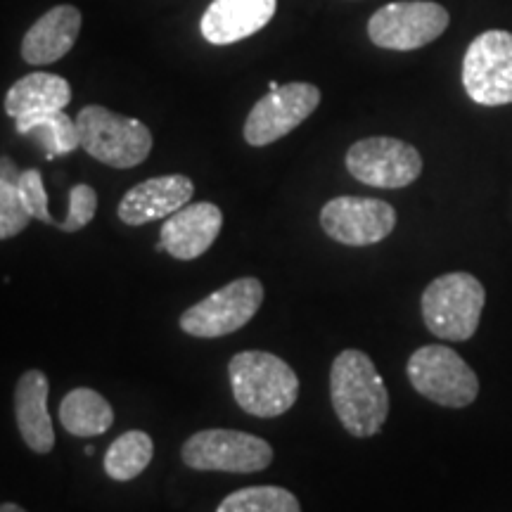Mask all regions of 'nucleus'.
I'll use <instances>...</instances> for the list:
<instances>
[{"label":"nucleus","instance_id":"nucleus-11","mask_svg":"<svg viewBox=\"0 0 512 512\" xmlns=\"http://www.w3.org/2000/svg\"><path fill=\"white\" fill-rule=\"evenodd\" d=\"M320 105V91L313 83L294 81L264 95L245 121V140L252 147L271 145L302 126Z\"/></svg>","mask_w":512,"mask_h":512},{"label":"nucleus","instance_id":"nucleus-5","mask_svg":"<svg viewBox=\"0 0 512 512\" xmlns=\"http://www.w3.org/2000/svg\"><path fill=\"white\" fill-rule=\"evenodd\" d=\"M408 380L427 401L444 408H465L475 403L479 380L458 351L441 344H427L408 358Z\"/></svg>","mask_w":512,"mask_h":512},{"label":"nucleus","instance_id":"nucleus-15","mask_svg":"<svg viewBox=\"0 0 512 512\" xmlns=\"http://www.w3.org/2000/svg\"><path fill=\"white\" fill-rule=\"evenodd\" d=\"M278 0H211L200 31L211 46H230L259 34L271 22Z\"/></svg>","mask_w":512,"mask_h":512},{"label":"nucleus","instance_id":"nucleus-10","mask_svg":"<svg viewBox=\"0 0 512 512\" xmlns=\"http://www.w3.org/2000/svg\"><path fill=\"white\" fill-rule=\"evenodd\" d=\"M347 171L370 188L399 190L422 174V157L413 145L399 138L373 136L349 147Z\"/></svg>","mask_w":512,"mask_h":512},{"label":"nucleus","instance_id":"nucleus-17","mask_svg":"<svg viewBox=\"0 0 512 512\" xmlns=\"http://www.w3.org/2000/svg\"><path fill=\"white\" fill-rule=\"evenodd\" d=\"M50 384L43 370H27L15 389V418L24 444L34 453H50L55 448V430L48 413Z\"/></svg>","mask_w":512,"mask_h":512},{"label":"nucleus","instance_id":"nucleus-14","mask_svg":"<svg viewBox=\"0 0 512 512\" xmlns=\"http://www.w3.org/2000/svg\"><path fill=\"white\" fill-rule=\"evenodd\" d=\"M223 228V211L211 202L185 204L159 230V245L174 259L192 261L214 245Z\"/></svg>","mask_w":512,"mask_h":512},{"label":"nucleus","instance_id":"nucleus-18","mask_svg":"<svg viewBox=\"0 0 512 512\" xmlns=\"http://www.w3.org/2000/svg\"><path fill=\"white\" fill-rule=\"evenodd\" d=\"M72 102V86L57 74L34 72L22 76L5 95V114L12 119L34 117V114L60 112Z\"/></svg>","mask_w":512,"mask_h":512},{"label":"nucleus","instance_id":"nucleus-16","mask_svg":"<svg viewBox=\"0 0 512 512\" xmlns=\"http://www.w3.org/2000/svg\"><path fill=\"white\" fill-rule=\"evenodd\" d=\"M81 31V12L74 5H55L24 34L22 60L34 67L60 62L74 48Z\"/></svg>","mask_w":512,"mask_h":512},{"label":"nucleus","instance_id":"nucleus-12","mask_svg":"<svg viewBox=\"0 0 512 512\" xmlns=\"http://www.w3.org/2000/svg\"><path fill=\"white\" fill-rule=\"evenodd\" d=\"M320 226L339 245L368 247L387 240L396 228V211L373 197H335L320 209Z\"/></svg>","mask_w":512,"mask_h":512},{"label":"nucleus","instance_id":"nucleus-26","mask_svg":"<svg viewBox=\"0 0 512 512\" xmlns=\"http://www.w3.org/2000/svg\"><path fill=\"white\" fill-rule=\"evenodd\" d=\"M19 176H22V171H19L17 166L12 164L8 157L0 159V178H5V181H10L12 185H17L19 183Z\"/></svg>","mask_w":512,"mask_h":512},{"label":"nucleus","instance_id":"nucleus-3","mask_svg":"<svg viewBox=\"0 0 512 512\" xmlns=\"http://www.w3.org/2000/svg\"><path fill=\"white\" fill-rule=\"evenodd\" d=\"M484 302L486 290L475 275L463 271L439 275L422 292V320L434 337L465 342L479 328Z\"/></svg>","mask_w":512,"mask_h":512},{"label":"nucleus","instance_id":"nucleus-27","mask_svg":"<svg viewBox=\"0 0 512 512\" xmlns=\"http://www.w3.org/2000/svg\"><path fill=\"white\" fill-rule=\"evenodd\" d=\"M0 512H27V510L19 508L17 503H3V505H0Z\"/></svg>","mask_w":512,"mask_h":512},{"label":"nucleus","instance_id":"nucleus-21","mask_svg":"<svg viewBox=\"0 0 512 512\" xmlns=\"http://www.w3.org/2000/svg\"><path fill=\"white\" fill-rule=\"evenodd\" d=\"M155 456V444L150 434L131 430L121 434L112 441V446L105 453V472L114 482H131L138 475H143L147 465Z\"/></svg>","mask_w":512,"mask_h":512},{"label":"nucleus","instance_id":"nucleus-7","mask_svg":"<svg viewBox=\"0 0 512 512\" xmlns=\"http://www.w3.org/2000/svg\"><path fill=\"white\" fill-rule=\"evenodd\" d=\"M451 15L432 0L389 3L368 19V36L377 48L408 53L430 46L448 29Z\"/></svg>","mask_w":512,"mask_h":512},{"label":"nucleus","instance_id":"nucleus-22","mask_svg":"<svg viewBox=\"0 0 512 512\" xmlns=\"http://www.w3.org/2000/svg\"><path fill=\"white\" fill-rule=\"evenodd\" d=\"M216 512H302V505L283 486H247L223 498Z\"/></svg>","mask_w":512,"mask_h":512},{"label":"nucleus","instance_id":"nucleus-24","mask_svg":"<svg viewBox=\"0 0 512 512\" xmlns=\"http://www.w3.org/2000/svg\"><path fill=\"white\" fill-rule=\"evenodd\" d=\"M17 190H19V197H22L24 209H27V214L31 216V219L43 221V223H48V226H55V228L60 226V221L50 216L46 185H43L41 171H36V169L22 171V176H19V183H17Z\"/></svg>","mask_w":512,"mask_h":512},{"label":"nucleus","instance_id":"nucleus-19","mask_svg":"<svg viewBox=\"0 0 512 512\" xmlns=\"http://www.w3.org/2000/svg\"><path fill=\"white\" fill-rule=\"evenodd\" d=\"M60 422L69 434L79 439H91L105 434L114 425V411L102 394L95 389H72L60 403Z\"/></svg>","mask_w":512,"mask_h":512},{"label":"nucleus","instance_id":"nucleus-8","mask_svg":"<svg viewBox=\"0 0 512 512\" xmlns=\"http://www.w3.org/2000/svg\"><path fill=\"white\" fill-rule=\"evenodd\" d=\"M463 86L484 107L512 105V34L491 29L472 38L463 57Z\"/></svg>","mask_w":512,"mask_h":512},{"label":"nucleus","instance_id":"nucleus-23","mask_svg":"<svg viewBox=\"0 0 512 512\" xmlns=\"http://www.w3.org/2000/svg\"><path fill=\"white\" fill-rule=\"evenodd\" d=\"M29 221L31 216L24 209L17 185L0 178V240L17 238Z\"/></svg>","mask_w":512,"mask_h":512},{"label":"nucleus","instance_id":"nucleus-13","mask_svg":"<svg viewBox=\"0 0 512 512\" xmlns=\"http://www.w3.org/2000/svg\"><path fill=\"white\" fill-rule=\"evenodd\" d=\"M192 195L195 185L183 174L147 178L121 197L117 214L126 226H145L150 221L169 219L171 214L190 204Z\"/></svg>","mask_w":512,"mask_h":512},{"label":"nucleus","instance_id":"nucleus-1","mask_svg":"<svg viewBox=\"0 0 512 512\" xmlns=\"http://www.w3.org/2000/svg\"><path fill=\"white\" fill-rule=\"evenodd\" d=\"M330 401L351 437L380 434L389 415V392L373 358L358 349L342 351L330 368Z\"/></svg>","mask_w":512,"mask_h":512},{"label":"nucleus","instance_id":"nucleus-25","mask_svg":"<svg viewBox=\"0 0 512 512\" xmlns=\"http://www.w3.org/2000/svg\"><path fill=\"white\" fill-rule=\"evenodd\" d=\"M95 211H98V192L86 183L74 185L69 190L67 219L60 223L57 230H62V233H79L81 228H86L95 219Z\"/></svg>","mask_w":512,"mask_h":512},{"label":"nucleus","instance_id":"nucleus-2","mask_svg":"<svg viewBox=\"0 0 512 512\" xmlns=\"http://www.w3.org/2000/svg\"><path fill=\"white\" fill-rule=\"evenodd\" d=\"M230 389L242 411L254 418H280L299 399V377L268 351H240L228 363Z\"/></svg>","mask_w":512,"mask_h":512},{"label":"nucleus","instance_id":"nucleus-9","mask_svg":"<svg viewBox=\"0 0 512 512\" xmlns=\"http://www.w3.org/2000/svg\"><path fill=\"white\" fill-rule=\"evenodd\" d=\"M264 304V285L259 278H238L211 292L200 304L190 306L181 316V328L185 335L200 339L226 337L259 313Z\"/></svg>","mask_w":512,"mask_h":512},{"label":"nucleus","instance_id":"nucleus-20","mask_svg":"<svg viewBox=\"0 0 512 512\" xmlns=\"http://www.w3.org/2000/svg\"><path fill=\"white\" fill-rule=\"evenodd\" d=\"M15 126L17 133H22V136H34L43 150H46L48 159L72 155L74 150L81 147L76 119L64 114V110L15 119Z\"/></svg>","mask_w":512,"mask_h":512},{"label":"nucleus","instance_id":"nucleus-4","mask_svg":"<svg viewBox=\"0 0 512 512\" xmlns=\"http://www.w3.org/2000/svg\"><path fill=\"white\" fill-rule=\"evenodd\" d=\"M81 147L112 169H133L152 152V133L143 121L124 117L107 107L88 105L76 114Z\"/></svg>","mask_w":512,"mask_h":512},{"label":"nucleus","instance_id":"nucleus-6","mask_svg":"<svg viewBox=\"0 0 512 512\" xmlns=\"http://www.w3.org/2000/svg\"><path fill=\"white\" fill-rule=\"evenodd\" d=\"M181 458L190 470L252 475L273 463V448L247 432L202 430L185 441Z\"/></svg>","mask_w":512,"mask_h":512}]
</instances>
